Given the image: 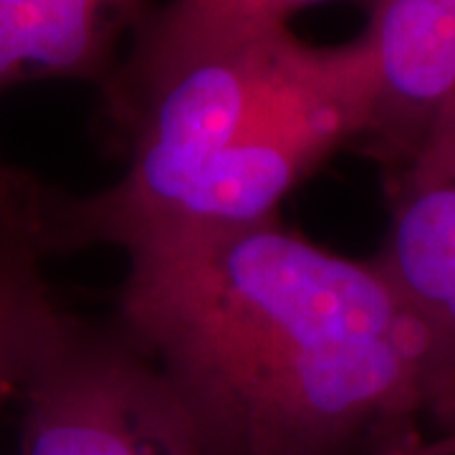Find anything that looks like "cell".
Masks as SVG:
<instances>
[{"label": "cell", "instance_id": "obj_1", "mask_svg": "<svg viewBox=\"0 0 455 455\" xmlns=\"http://www.w3.org/2000/svg\"><path fill=\"white\" fill-rule=\"evenodd\" d=\"M127 259L114 326L211 455L374 453L455 400L440 341L374 259L331 253L276 218Z\"/></svg>", "mask_w": 455, "mask_h": 455}, {"label": "cell", "instance_id": "obj_2", "mask_svg": "<svg viewBox=\"0 0 455 455\" xmlns=\"http://www.w3.org/2000/svg\"><path fill=\"white\" fill-rule=\"evenodd\" d=\"M309 44L289 28L212 53L157 86L122 124V178L89 196L46 185L51 256L109 245L130 251L178 208L211 163L291 84Z\"/></svg>", "mask_w": 455, "mask_h": 455}, {"label": "cell", "instance_id": "obj_3", "mask_svg": "<svg viewBox=\"0 0 455 455\" xmlns=\"http://www.w3.org/2000/svg\"><path fill=\"white\" fill-rule=\"evenodd\" d=\"M18 400L23 455H211L157 367L53 293L36 314Z\"/></svg>", "mask_w": 455, "mask_h": 455}, {"label": "cell", "instance_id": "obj_4", "mask_svg": "<svg viewBox=\"0 0 455 455\" xmlns=\"http://www.w3.org/2000/svg\"><path fill=\"white\" fill-rule=\"evenodd\" d=\"M370 109L372 61L362 33L339 46L309 44L291 84L140 245L228 235L274 220L301 180L337 149L362 140Z\"/></svg>", "mask_w": 455, "mask_h": 455}, {"label": "cell", "instance_id": "obj_5", "mask_svg": "<svg viewBox=\"0 0 455 455\" xmlns=\"http://www.w3.org/2000/svg\"><path fill=\"white\" fill-rule=\"evenodd\" d=\"M372 61L364 152L390 175L407 170L455 101V13L438 0H367Z\"/></svg>", "mask_w": 455, "mask_h": 455}, {"label": "cell", "instance_id": "obj_6", "mask_svg": "<svg viewBox=\"0 0 455 455\" xmlns=\"http://www.w3.org/2000/svg\"><path fill=\"white\" fill-rule=\"evenodd\" d=\"M326 0H167L134 31L127 59L104 84L116 130L157 86L212 53L289 28V18Z\"/></svg>", "mask_w": 455, "mask_h": 455}, {"label": "cell", "instance_id": "obj_7", "mask_svg": "<svg viewBox=\"0 0 455 455\" xmlns=\"http://www.w3.org/2000/svg\"><path fill=\"white\" fill-rule=\"evenodd\" d=\"M149 0H0V92L41 79L104 84Z\"/></svg>", "mask_w": 455, "mask_h": 455}, {"label": "cell", "instance_id": "obj_8", "mask_svg": "<svg viewBox=\"0 0 455 455\" xmlns=\"http://www.w3.org/2000/svg\"><path fill=\"white\" fill-rule=\"evenodd\" d=\"M390 203V233L374 260L435 334L455 372V182L395 172Z\"/></svg>", "mask_w": 455, "mask_h": 455}, {"label": "cell", "instance_id": "obj_9", "mask_svg": "<svg viewBox=\"0 0 455 455\" xmlns=\"http://www.w3.org/2000/svg\"><path fill=\"white\" fill-rule=\"evenodd\" d=\"M44 196L46 182L31 170L0 163V410L18 397L33 322L51 293Z\"/></svg>", "mask_w": 455, "mask_h": 455}, {"label": "cell", "instance_id": "obj_10", "mask_svg": "<svg viewBox=\"0 0 455 455\" xmlns=\"http://www.w3.org/2000/svg\"><path fill=\"white\" fill-rule=\"evenodd\" d=\"M407 172L455 182V101L440 114L435 127L425 140L423 149L407 167Z\"/></svg>", "mask_w": 455, "mask_h": 455}, {"label": "cell", "instance_id": "obj_11", "mask_svg": "<svg viewBox=\"0 0 455 455\" xmlns=\"http://www.w3.org/2000/svg\"><path fill=\"white\" fill-rule=\"evenodd\" d=\"M453 445H455L453 438H448V435H440V438L435 440H427L418 427H412V430H407V433H403V435H397V438L390 440L387 445L377 448V451L370 455H443V453H448Z\"/></svg>", "mask_w": 455, "mask_h": 455}, {"label": "cell", "instance_id": "obj_12", "mask_svg": "<svg viewBox=\"0 0 455 455\" xmlns=\"http://www.w3.org/2000/svg\"><path fill=\"white\" fill-rule=\"evenodd\" d=\"M433 418L443 425V435H448V438L455 440V403H451V405H445L443 410H438Z\"/></svg>", "mask_w": 455, "mask_h": 455}, {"label": "cell", "instance_id": "obj_13", "mask_svg": "<svg viewBox=\"0 0 455 455\" xmlns=\"http://www.w3.org/2000/svg\"><path fill=\"white\" fill-rule=\"evenodd\" d=\"M440 5H445V8H448V11H451V13H455V0H438Z\"/></svg>", "mask_w": 455, "mask_h": 455}, {"label": "cell", "instance_id": "obj_14", "mask_svg": "<svg viewBox=\"0 0 455 455\" xmlns=\"http://www.w3.org/2000/svg\"><path fill=\"white\" fill-rule=\"evenodd\" d=\"M453 443H455V440H453ZM443 455H455V445L451 448V451H448V453H443Z\"/></svg>", "mask_w": 455, "mask_h": 455}]
</instances>
